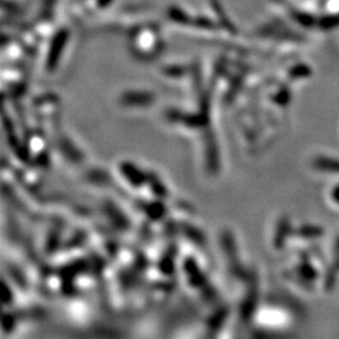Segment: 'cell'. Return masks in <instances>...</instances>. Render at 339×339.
Masks as SVG:
<instances>
[{
	"label": "cell",
	"mask_w": 339,
	"mask_h": 339,
	"mask_svg": "<svg viewBox=\"0 0 339 339\" xmlns=\"http://www.w3.org/2000/svg\"><path fill=\"white\" fill-rule=\"evenodd\" d=\"M295 234H297L299 238L308 239V240H309V239L320 238V236L324 234V230H323V227L317 226V225L306 224V225H303V226L299 227Z\"/></svg>",
	"instance_id": "cell-4"
},
{
	"label": "cell",
	"mask_w": 339,
	"mask_h": 339,
	"mask_svg": "<svg viewBox=\"0 0 339 339\" xmlns=\"http://www.w3.org/2000/svg\"><path fill=\"white\" fill-rule=\"evenodd\" d=\"M334 258L339 259V236L337 238V240H335V244H334Z\"/></svg>",
	"instance_id": "cell-6"
},
{
	"label": "cell",
	"mask_w": 339,
	"mask_h": 339,
	"mask_svg": "<svg viewBox=\"0 0 339 339\" xmlns=\"http://www.w3.org/2000/svg\"><path fill=\"white\" fill-rule=\"evenodd\" d=\"M330 196H332V200L334 201L335 204L339 205V184L333 187L332 192H330Z\"/></svg>",
	"instance_id": "cell-5"
},
{
	"label": "cell",
	"mask_w": 339,
	"mask_h": 339,
	"mask_svg": "<svg viewBox=\"0 0 339 339\" xmlns=\"http://www.w3.org/2000/svg\"><path fill=\"white\" fill-rule=\"evenodd\" d=\"M292 234V226H290L289 220L287 218H283L279 221L278 227L275 231V239H274V246L276 249H280L286 245L288 236Z\"/></svg>",
	"instance_id": "cell-2"
},
{
	"label": "cell",
	"mask_w": 339,
	"mask_h": 339,
	"mask_svg": "<svg viewBox=\"0 0 339 339\" xmlns=\"http://www.w3.org/2000/svg\"><path fill=\"white\" fill-rule=\"evenodd\" d=\"M313 166L319 171H323V172L339 173V159L335 158L319 156L313 161Z\"/></svg>",
	"instance_id": "cell-3"
},
{
	"label": "cell",
	"mask_w": 339,
	"mask_h": 339,
	"mask_svg": "<svg viewBox=\"0 0 339 339\" xmlns=\"http://www.w3.org/2000/svg\"><path fill=\"white\" fill-rule=\"evenodd\" d=\"M297 272L299 279H301V284H303V286H308L309 283H314L318 279L317 270L309 263L308 258L303 259V261L298 265Z\"/></svg>",
	"instance_id": "cell-1"
}]
</instances>
